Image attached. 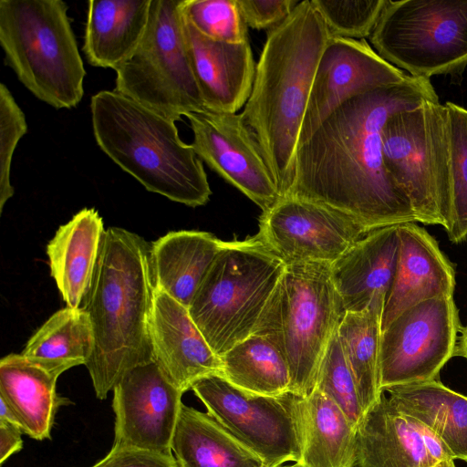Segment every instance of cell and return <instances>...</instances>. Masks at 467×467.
Instances as JSON below:
<instances>
[{
    "mask_svg": "<svg viewBox=\"0 0 467 467\" xmlns=\"http://www.w3.org/2000/svg\"><path fill=\"white\" fill-rule=\"evenodd\" d=\"M425 100L439 101L431 80L409 75L345 101L298 145L285 195L328 205L369 231L416 223L409 199L385 168L381 131L389 116Z\"/></svg>",
    "mask_w": 467,
    "mask_h": 467,
    "instance_id": "obj_1",
    "label": "cell"
},
{
    "mask_svg": "<svg viewBox=\"0 0 467 467\" xmlns=\"http://www.w3.org/2000/svg\"><path fill=\"white\" fill-rule=\"evenodd\" d=\"M330 39L310 0L267 31L244 110L274 176L280 196L289 191L302 124L316 70Z\"/></svg>",
    "mask_w": 467,
    "mask_h": 467,
    "instance_id": "obj_2",
    "label": "cell"
},
{
    "mask_svg": "<svg viewBox=\"0 0 467 467\" xmlns=\"http://www.w3.org/2000/svg\"><path fill=\"white\" fill-rule=\"evenodd\" d=\"M155 289L151 244L126 229L108 228L81 306L93 328L94 350L85 366L98 399L105 400L127 371L154 360Z\"/></svg>",
    "mask_w": 467,
    "mask_h": 467,
    "instance_id": "obj_3",
    "label": "cell"
},
{
    "mask_svg": "<svg viewBox=\"0 0 467 467\" xmlns=\"http://www.w3.org/2000/svg\"><path fill=\"white\" fill-rule=\"evenodd\" d=\"M90 112L98 146L147 191L190 207L208 202L203 162L181 140L176 121L115 90L94 94Z\"/></svg>",
    "mask_w": 467,
    "mask_h": 467,
    "instance_id": "obj_4",
    "label": "cell"
},
{
    "mask_svg": "<svg viewBox=\"0 0 467 467\" xmlns=\"http://www.w3.org/2000/svg\"><path fill=\"white\" fill-rule=\"evenodd\" d=\"M67 5L62 0H1L5 63L38 99L55 109L77 107L86 70Z\"/></svg>",
    "mask_w": 467,
    "mask_h": 467,
    "instance_id": "obj_5",
    "label": "cell"
},
{
    "mask_svg": "<svg viewBox=\"0 0 467 467\" xmlns=\"http://www.w3.org/2000/svg\"><path fill=\"white\" fill-rule=\"evenodd\" d=\"M347 311L327 263L285 265L254 334L269 338L285 357L290 392L306 397L327 346Z\"/></svg>",
    "mask_w": 467,
    "mask_h": 467,
    "instance_id": "obj_6",
    "label": "cell"
},
{
    "mask_svg": "<svg viewBox=\"0 0 467 467\" xmlns=\"http://www.w3.org/2000/svg\"><path fill=\"white\" fill-rule=\"evenodd\" d=\"M285 267L256 235L223 243L188 307L216 355L255 332Z\"/></svg>",
    "mask_w": 467,
    "mask_h": 467,
    "instance_id": "obj_7",
    "label": "cell"
},
{
    "mask_svg": "<svg viewBox=\"0 0 467 467\" xmlns=\"http://www.w3.org/2000/svg\"><path fill=\"white\" fill-rule=\"evenodd\" d=\"M385 168L405 193L417 222L446 226L450 140L445 105L425 100L388 118L382 131Z\"/></svg>",
    "mask_w": 467,
    "mask_h": 467,
    "instance_id": "obj_8",
    "label": "cell"
},
{
    "mask_svg": "<svg viewBox=\"0 0 467 467\" xmlns=\"http://www.w3.org/2000/svg\"><path fill=\"white\" fill-rule=\"evenodd\" d=\"M182 0H151L146 31L115 70V88L174 121L205 109L183 33Z\"/></svg>",
    "mask_w": 467,
    "mask_h": 467,
    "instance_id": "obj_9",
    "label": "cell"
},
{
    "mask_svg": "<svg viewBox=\"0 0 467 467\" xmlns=\"http://www.w3.org/2000/svg\"><path fill=\"white\" fill-rule=\"evenodd\" d=\"M369 37L412 77L458 71L467 65V0H387Z\"/></svg>",
    "mask_w": 467,
    "mask_h": 467,
    "instance_id": "obj_10",
    "label": "cell"
},
{
    "mask_svg": "<svg viewBox=\"0 0 467 467\" xmlns=\"http://www.w3.org/2000/svg\"><path fill=\"white\" fill-rule=\"evenodd\" d=\"M192 390L207 412L256 453L265 467L300 462L302 397L290 391L279 396L249 392L221 375L201 379Z\"/></svg>",
    "mask_w": 467,
    "mask_h": 467,
    "instance_id": "obj_11",
    "label": "cell"
},
{
    "mask_svg": "<svg viewBox=\"0 0 467 467\" xmlns=\"http://www.w3.org/2000/svg\"><path fill=\"white\" fill-rule=\"evenodd\" d=\"M461 329L453 296L431 298L400 313L381 333V392L438 379L441 369L454 357Z\"/></svg>",
    "mask_w": 467,
    "mask_h": 467,
    "instance_id": "obj_12",
    "label": "cell"
},
{
    "mask_svg": "<svg viewBox=\"0 0 467 467\" xmlns=\"http://www.w3.org/2000/svg\"><path fill=\"white\" fill-rule=\"evenodd\" d=\"M369 230L341 211L281 196L260 218L258 239L285 265L333 264Z\"/></svg>",
    "mask_w": 467,
    "mask_h": 467,
    "instance_id": "obj_13",
    "label": "cell"
},
{
    "mask_svg": "<svg viewBox=\"0 0 467 467\" xmlns=\"http://www.w3.org/2000/svg\"><path fill=\"white\" fill-rule=\"evenodd\" d=\"M191 143L211 170L263 212L281 197L261 146L241 113L208 109L189 113Z\"/></svg>",
    "mask_w": 467,
    "mask_h": 467,
    "instance_id": "obj_14",
    "label": "cell"
},
{
    "mask_svg": "<svg viewBox=\"0 0 467 467\" xmlns=\"http://www.w3.org/2000/svg\"><path fill=\"white\" fill-rule=\"evenodd\" d=\"M182 395L155 360L127 371L113 389V445L172 454Z\"/></svg>",
    "mask_w": 467,
    "mask_h": 467,
    "instance_id": "obj_15",
    "label": "cell"
},
{
    "mask_svg": "<svg viewBox=\"0 0 467 467\" xmlns=\"http://www.w3.org/2000/svg\"><path fill=\"white\" fill-rule=\"evenodd\" d=\"M408 76L383 59L365 39L331 37L316 70L298 145L345 101L400 83Z\"/></svg>",
    "mask_w": 467,
    "mask_h": 467,
    "instance_id": "obj_16",
    "label": "cell"
},
{
    "mask_svg": "<svg viewBox=\"0 0 467 467\" xmlns=\"http://www.w3.org/2000/svg\"><path fill=\"white\" fill-rule=\"evenodd\" d=\"M451 458L436 436L382 392L358 427L357 467H429Z\"/></svg>",
    "mask_w": 467,
    "mask_h": 467,
    "instance_id": "obj_17",
    "label": "cell"
},
{
    "mask_svg": "<svg viewBox=\"0 0 467 467\" xmlns=\"http://www.w3.org/2000/svg\"><path fill=\"white\" fill-rule=\"evenodd\" d=\"M154 360L182 392L211 375H222V360L212 349L188 308L155 289L150 324Z\"/></svg>",
    "mask_w": 467,
    "mask_h": 467,
    "instance_id": "obj_18",
    "label": "cell"
},
{
    "mask_svg": "<svg viewBox=\"0 0 467 467\" xmlns=\"http://www.w3.org/2000/svg\"><path fill=\"white\" fill-rule=\"evenodd\" d=\"M396 269L385 299L382 330L400 313L422 301L453 296L455 271L436 240L415 223L398 224Z\"/></svg>",
    "mask_w": 467,
    "mask_h": 467,
    "instance_id": "obj_19",
    "label": "cell"
},
{
    "mask_svg": "<svg viewBox=\"0 0 467 467\" xmlns=\"http://www.w3.org/2000/svg\"><path fill=\"white\" fill-rule=\"evenodd\" d=\"M182 17L188 56L205 109L237 113L250 97L255 75L249 41L211 39Z\"/></svg>",
    "mask_w": 467,
    "mask_h": 467,
    "instance_id": "obj_20",
    "label": "cell"
},
{
    "mask_svg": "<svg viewBox=\"0 0 467 467\" xmlns=\"http://www.w3.org/2000/svg\"><path fill=\"white\" fill-rule=\"evenodd\" d=\"M398 225L373 229L331 264V275L347 312L366 308L391 286L398 256Z\"/></svg>",
    "mask_w": 467,
    "mask_h": 467,
    "instance_id": "obj_21",
    "label": "cell"
},
{
    "mask_svg": "<svg viewBox=\"0 0 467 467\" xmlns=\"http://www.w3.org/2000/svg\"><path fill=\"white\" fill-rule=\"evenodd\" d=\"M94 208H83L56 232L47 245L50 274L67 306L81 307L89 291L104 234Z\"/></svg>",
    "mask_w": 467,
    "mask_h": 467,
    "instance_id": "obj_22",
    "label": "cell"
},
{
    "mask_svg": "<svg viewBox=\"0 0 467 467\" xmlns=\"http://www.w3.org/2000/svg\"><path fill=\"white\" fill-rule=\"evenodd\" d=\"M151 0H91L83 51L97 67L116 70L136 49L149 21Z\"/></svg>",
    "mask_w": 467,
    "mask_h": 467,
    "instance_id": "obj_23",
    "label": "cell"
},
{
    "mask_svg": "<svg viewBox=\"0 0 467 467\" xmlns=\"http://www.w3.org/2000/svg\"><path fill=\"white\" fill-rule=\"evenodd\" d=\"M223 241L211 233L169 232L151 244L155 286L189 307Z\"/></svg>",
    "mask_w": 467,
    "mask_h": 467,
    "instance_id": "obj_24",
    "label": "cell"
},
{
    "mask_svg": "<svg viewBox=\"0 0 467 467\" xmlns=\"http://www.w3.org/2000/svg\"><path fill=\"white\" fill-rule=\"evenodd\" d=\"M58 376L22 354L0 360V399L18 415L23 432L38 441L50 438L55 414L66 399L56 391Z\"/></svg>",
    "mask_w": 467,
    "mask_h": 467,
    "instance_id": "obj_25",
    "label": "cell"
},
{
    "mask_svg": "<svg viewBox=\"0 0 467 467\" xmlns=\"http://www.w3.org/2000/svg\"><path fill=\"white\" fill-rule=\"evenodd\" d=\"M392 403L430 430L453 460L467 462V396L439 379L387 389Z\"/></svg>",
    "mask_w": 467,
    "mask_h": 467,
    "instance_id": "obj_26",
    "label": "cell"
},
{
    "mask_svg": "<svg viewBox=\"0 0 467 467\" xmlns=\"http://www.w3.org/2000/svg\"><path fill=\"white\" fill-rule=\"evenodd\" d=\"M305 467H357V432L342 410L317 389L299 404Z\"/></svg>",
    "mask_w": 467,
    "mask_h": 467,
    "instance_id": "obj_27",
    "label": "cell"
},
{
    "mask_svg": "<svg viewBox=\"0 0 467 467\" xmlns=\"http://www.w3.org/2000/svg\"><path fill=\"white\" fill-rule=\"evenodd\" d=\"M178 467H265L208 412L182 404L171 441Z\"/></svg>",
    "mask_w": 467,
    "mask_h": 467,
    "instance_id": "obj_28",
    "label": "cell"
},
{
    "mask_svg": "<svg viewBox=\"0 0 467 467\" xmlns=\"http://www.w3.org/2000/svg\"><path fill=\"white\" fill-rule=\"evenodd\" d=\"M94 350V334L83 307L66 306L54 313L28 339L22 355L60 376L86 365Z\"/></svg>",
    "mask_w": 467,
    "mask_h": 467,
    "instance_id": "obj_29",
    "label": "cell"
},
{
    "mask_svg": "<svg viewBox=\"0 0 467 467\" xmlns=\"http://www.w3.org/2000/svg\"><path fill=\"white\" fill-rule=\"evenodd\" d=\"M385 299L386 295L379 293L366 308L347 312L337 329L365 412L382 394L379 362Z\"/></svg>",
    "mask_w": 467,
    "mask_h": 467,
    "instance_id": "obj_30",
    "label": "cell"
},
{
    "mask_svg": "<svg viewBox=\"0 0 467 467\" xmlns=\"http://www.w3.org/2000/svg\"><path fill=\"white\" fill-rule=\"evenodd\" d=\"M220 358L221 376L242 389L266 396L290 391L288 364L278 348L263 335H251Z\"/></svg>",
    "mask_w": 467,
    "mask_h": 467,
    "instance_id": "obj_31",
    "label": "cell"
},
{
    "mask_svg": "<svg viewBox=\"0 0 467 467\" xmlns=\"http://www.w3.org/2000/svg\"><path fill=\"white\" fill-rule=\"evenodd\" d=\"M450 140V202L446 226L451 243L467 234V109L452 102L445 104Z\"/></svg>",
    "mask_w": 467,
    "mask_h": 467,
    "instance_id": "obj_32",
    "label": "cell"
},
{
    "mask_svg": "<svg viewBox=\"0 0 467 467\" xmlns=\"http://www.w3.org/2000/svg\"><path fill=\"white\" fill-rule=\"evenodd\" d=\"M315 388L331 399L350 422L358 427L366 412L337 331L330 340L321 360Z\"/></svg>",
    "mask_w": 467,
    "mask_h": 467,
    "instance_id": "obj_33",
    "label": "cell"
},
{
    "mask_svg": "<svg viewBox=\"0 0 467 467\" xmlns=\"http://www.w3.org/2000/svg\"><path fill=\"white\" fill-rule=\"evenodd\" d=\"M183 16L205 36L222 42H247L248 32L236 0H182Z\"/></svg>",
    "mask_w": 467,
    "mask_h": 467,
    "instance_id": "obj_34",
    "label": "cell"
},
{
    "mask_svg": "<svg viewBox=\"0 0 467 467\" xmlns=\"http://www.w3.org/2000/svg\"><path fill=\"white\" fill-rule=\"evenodd\" d=\"M331 37L370 36L387 0H310Z\"/></svg>",
    "mask_w": 467,
    "mask_h": 467,
    "instance_id": "obj_35",
    "label": "cell"
},
{
    "mask_svg": "<svg viewBox=\"0 0 467 467\" xmlns=\"http://www.w3.org/2000/svg\"><path fill=\"white\" fill-rule=\"evenodd\" d=\"M27 131L25 114L8 88L0 84V212L14 195L11 163L18 141Z\"/></svg>",
    "mask_w": 467,
    "mask_h": 467,
    "instance_id": "obj_36",
    "label": "cell"
},
{
    "mask_svg": "<svg viewBox=\"0 0 467 467\" xmlns=\"http://www.w3.org/2000/svg\"><path fill=\"white\" fill-rule=\"evenodd\" d=\"M241 16L247 26L256 30L278 26L295 9L297 0H236Z\"/></svg>",
    "mask_w": 467,
    "mask_h": 467,
    "instance_id": "obj_37",
    "label": "cell"
},
{
    "mask_svg": "<svg viewBox=\"0 0 467 467\" xmlns=\"http://www.w3.org/2000/svg\"><path fill=\"white\" fill-rule=\"evenodd\" d=\"M91 467H178L172 454L113 445L110 451Z\"/></svg>",
    "mask_w": 467,
    "mask_h": 467,
    "instance_id": "obj_38",
    "label": "cell"
},
{
    "mask_svg": "<svg viewBox=\"0 0 467 467\" xmlns=\"http://www.w3.org/2000/svg\"><path fill=\"white\" fill-rule=\"evenodd\" d=\"M23 431L16 425L0 421V463L23 448Z\"/></svg>",
    "mask_w": 467,
    "mask_h": 467,
    "instance_id": "obj_39",
    "label": "cell"
},
{
    "mask_svg": "<svg viewBox=\"0 0 467 467\" xmlns=\"http://www.w3.org/2000/svg\"><path fill=\"white\" fill-rule=\"evenodd\" d=\"M0 421H5L18 426L23 431L22 422L15 410L0 399Z\"/></svg>",
    "mask_w": 467,
    "mask_h": 467,
    "instance_id": "obj_40",
    "label": "cell"
},
{
    "mask_svg": "<svg viewBox=\"0 0 467 467\" xmlns=\"http://www.w3.org/2000/svg\"><path fill=\"white\" fill-rule=\"evenodd\" d=\"M454 357H462L467 359V326L461 329L454 349Z\"/></svg>",
    "mask_w": 467,
    "mask_h": 467,
    "instance_id": "obj_41",
    "label": "cell"
},
{
    "mask_svg": "<svg viewBox=\"0 0 467 467\" xmlns=\"http://www.w3.org/2000/svg\"><path fill=\"white\" fill-rule=\"evenodd\" d=\"M429 467H456L452 458L443 459Z\"/></svg>",
    "mask_w": 467,
    "mask_h": 467,
    "instance_id": "obj_42",
    "label": "cell"
},
{
    "mask_svg": "<svg viewBox=\"0 0 467 467\" xmlns=\"http://www.w3.org/2000/svg\"><path fill=\"white\" fill-rule=\"evenodd\" d=\"M279 467H305V466L303 463L298 462H295L294 464H291V465L279 466Z\"/></svg>",
    "mask_w": 467,
    "mask_h": 467,
    "instance_id": "obj_43",
    "label": "cell"
},
{
    "mask_svg": "<svg viewBox=\"0 0 467 467\" xmlns=\"http://www.w3.org/2000/svg\"><path fill=\"white\" fill-rule=\"evenodd\" d=\"M464 241H465V242H467V234H466V236H465V239H464Z\"/></svg>",
    "mask_w": 467,
    "mask_h": 467,
    "instance_id": "obj_44",
    "label": "cell"
}]
</instances>
